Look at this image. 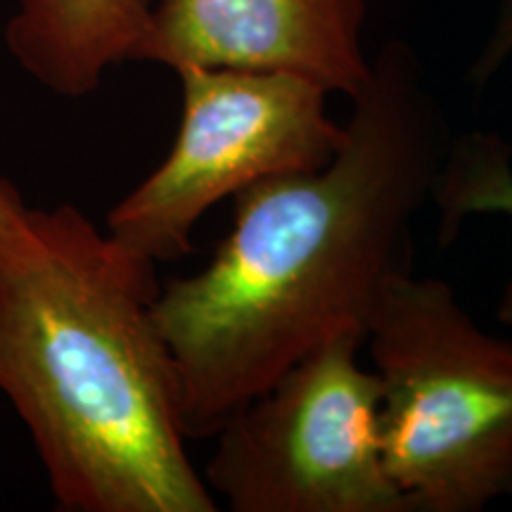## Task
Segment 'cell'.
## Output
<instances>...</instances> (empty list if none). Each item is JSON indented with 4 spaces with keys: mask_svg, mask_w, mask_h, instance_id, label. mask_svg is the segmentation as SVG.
Listing matches in <instances>:
<instances>
[{
    "mask_svg": "<svg viewBox=\"0 0 512 512\" xmlns=\"http://www.w3.org/2000/svg\"><path fill=\"white\" fill-rule=\"evenodd\" d=\"M351 102L328 164L238 192L209 264L159 290L188 439L214 437L323 344L366 337L384 294L413 271V221L432 200L446 124L399 43Z\"/></svg>",
    "mask_w": 512,
    "mask_h": 512,
    "instance_id": "obj_1",
    "label": "cell"
},
{
    "mask_svg": "<svg viewBox=\"0 0 512 512\" xmlns=\"http://www.w3.org/2000/svg\"><path fill=\"white\" fill-rule=\"evenodd\" d=\"M157 264L74 204L0 219V392L57 510L216 512L155 318Z\"/></svg>",
    "mask_w": 512,
    "mask_h": 512,
    "instance_id": "obj_2",
    "label": "cell"
},
{
    "mask_svg": "<svg viewBox=\"0 0 512 512\" xmlns=\"http://www.w3.org/2000/svg\"><path fill=\"white\" fill-rule=\"evenodd\" d=\"M363 347L384 463L413 512H482L512 496V339L479 328L446 280L411 271L382 297Z\"/></svg>",
    "mask_w": 512,
    "mask_h": 512,
    "instance_id": "obj_3",
    "label": "cell"
},
{
    "mask_svg": "<svg viewBox=\"0 0 512 512\" xmlns=\"http://www.w3.org/2000/svg\"><path fill=\"white\" fill-rule=\"evenodd\" d=\"M363 339L313 351L214 434L204 482L233 512H413L389 477Z\"/></svg>",
    "mask_w": 512,
    "mask_h": 512,
    "instance_id": "obj_4",
    "label": "cell"
},
{
    "mask_svg": "<svg viewBox=\"0 0 512 512\" xmlns=\"http://www.w3.org/2000/svg\"><path fill=\"white\" fill-rule=\"evenodd\" d=\"M183 117L164 162L107 214V233L155 264L192 252L211 207L266 178L328 164L344 138L328 91L304 76L188 67Z\"/></svg>",
    "mask_w": 512,
    "mask_h": 512,
    "instance_id": "obj_5",
    "label": "cell"
},
{
    "mask_svg": "<svg viewBox=\"0 0 512 512\" xmlns=\"http://www.w3.org/2000/svg\"><path fill=\"white\" fill-rule=\"evenodd\" d=\"M366 0H155L133 62L304 76L354 100L373 79Z\"/></svg>",
    "mask_w": 512,
    "mask_h": 512,
    "instance_id": "obj_6",
    "label": "cell"
},
{
    "mask_svg": "<svg viewBox=\"0 0 512 512\" xmlns=\"http://www.w3.org/2000/svg\"><path fill=\"white\" fill-rule=\"evenodd\" d=\"M155 0H17L5 27L12 60L64 98L98 91L107 69L131 62Z\"/></svg>",
    "mask_w": 512,
    "mask_h": 512,
    "instance_id": "obj_7",
    "label": "cell"
},
{
    "mask_svg": "<svg viewBox=\"0 0 512 512\" xmlns=\"http://www.w3.org/2000/svg\"><path fill=\"white\" fill-rule=\"evenodd\" d=\"M432 200L439 209V242L456 240L460 223L475 214H505L512 219V150L496 133L475 131L448 143ZM496 316L512 325V283Z\"/></svg>",
    "mask_w": 512,
    "mask_h": 512,
    "instance_id": "obj_8",
    "label": "cell"
},
{
    "mask_svg": "<svg viewBox=\"0 0 512 512\" xmlns=\"http://www.w3.org/2000/svg\"><path fill=\"white\" fill-rule=\"evenodd\" d=\"M512 55V0H503L501 10H498V19L491 31L489 41L482 50V55L477 57V62L472 64V81L477 86H482L494 76L501 64Z\"/></svg>",
    "mask_w": 512,
    "mask_h": 512,
    "instance_id": "obj_9",
    "label": "cell"
},
{
    "mask_svg": "<svg viewBox=\"0 0 512 512\" xmlns=\"http://www.w3.org/2000/svg\"><path fill=\"white\" fill-rule=\"evenodd\" d=\"M22 207H24V200L22 195H19V190L10 181H5V178L0 176V219Z\"/></svg>",
    "mask_w": 512,
    "mask_h": 512,
    "instance_id": "obj_10",
    "label": "cell"
}]
</instances>
